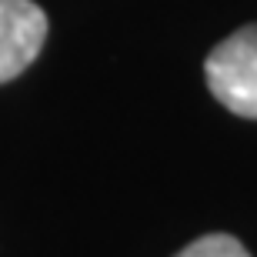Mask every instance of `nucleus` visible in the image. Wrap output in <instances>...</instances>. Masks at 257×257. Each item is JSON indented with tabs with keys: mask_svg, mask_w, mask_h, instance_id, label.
<instances>
[{
	"mask_svg": "<svg viewBox=\"0 0 257 257\" xmlns=\"http://www.w3.org/2000/svg\"><path fill=\"white\" fill-rule=\"evenodd\" d=\"M204 77L230 114L257 120V24L220 40L204 60Z\"/></svg>",
	"mask_w": 257,
	"mask_h": 257,
	"instance_id": "1",
	"label": "nucleus"
},
{
	"mask_svg": "<svg viewBox=\"0 0 257 257\" xmlns=\"http://www.w3.org/2000/svg\"><path fill=\"white\" fill-rule=\"evenodd\" d=\"M47 40V14L34 0H0V84L27 70Z\"/></svg>",
	"mask_w": 257,
	"mask_h": 257,
	"instance_id": "2",
	"label": "nucleus"
},
{
	"mask_svg": "<svg viewBox=\"0 0 257 257\" xmlns=\"http://www.w3.org/2000/svg\"><path fill=\"white\" fill-rule=\"evenodd\" d=\"M174 257H250L247 247L230 234H204L194 244H187L184 250H177Z\"/></svg>",
	"mask_w": 257,
	"mask_h": 257,
	"instance_id": "3",
	"label": "nucleus"
}]
</instances>
